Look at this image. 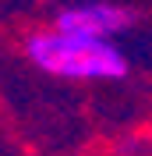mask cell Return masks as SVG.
Listing matches in <instances>:
<instances>
[{"instance_id": "cell-2", "label": "cell", "mask_w": 152, "mask_h": 156, "mask_svg": "<svg viewBox=\"0 0 152 156\" xmlns=\"http://www.w3.org/2000/svg\"><path fill=\"white\" fill-rule=\"evenodd\" d=\"M131 25H134V11L124 4H110V0H81L57 14V32H67V36L110 39L117 32H127Z\"/></svg>"}, {"instance_id": "cell-1", "label": "cell", "mask_w": 152, "mask_h": 156, "mask_svg": "<svg viewBox=\"0 0 152 156\" xmlns=\"http://www.w3.org/2000/svg\"><path fill=\"white\" fill-rule=\"evenodd\" d=\"M29 60L39 71L71 82H117L127 75V57L110 39L67 36V32H39L29 39Z\"/></svg>"}]
</instances>
